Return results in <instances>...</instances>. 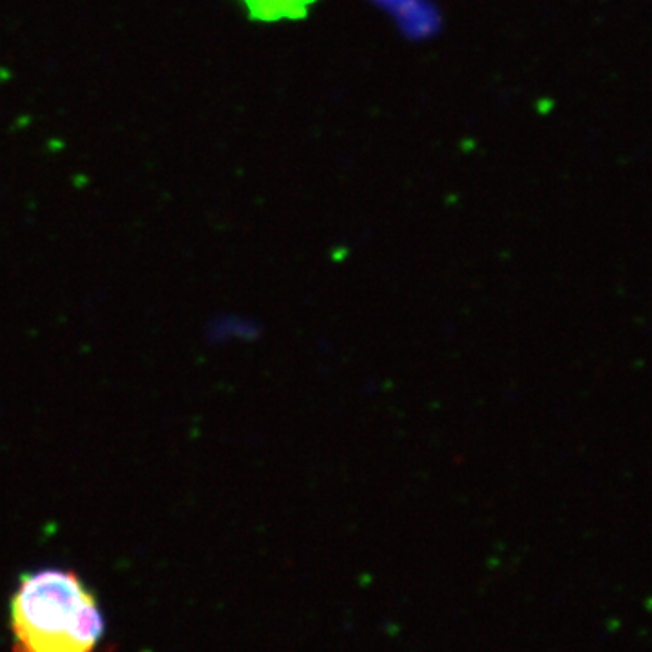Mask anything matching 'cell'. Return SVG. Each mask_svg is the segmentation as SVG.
Here are the masks:
<instances>
[{
  "label": "cell",
  "mask_w": 652,
  "mask_h": 652,
  "mask_svg": "<svg viewBox=\"0 0 652 652\" xmlns=\"http://www.w3.org/2000/svg\"><path fill=\"white\" fill-rule=\"evenodd\" d=\"M10 627L15 652H96L106 620L95 593L75 571L46 567L20 576Z\"/></svg>",
  "instance_id": "6da1fadb"
}]
</instances>
